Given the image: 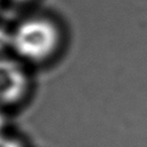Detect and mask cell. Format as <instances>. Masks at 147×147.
<instances>
[{
	"label": "cell",
	"mask_w": 147,
	"mask_h": 147,
	"mask_svg": "<svg viewBox=\"0 0 147 147\" xmlns=\"http://www.w3.org/2000/svg\"><path fill=\"white\" fill-rule=\"evenodd\" d=\"M0 147H24V146L20 140L0 133Z\"/></svg>",
	"instance_id": "3957f363"
},
{
	"label": "cell",
	"mask_w": 147,
	"mask_h": 147,
	"mask_svg": "<svg viewBox=\"0 0 147 147\" xmlns=\"http://www.w3.org/2000/svg\"><path fill=\"white\" fill-rule=\"evenodd\" d=\"M5 125H6V117H5V115L0 111V133H2V130H3Z\"/></svg>",
	"instance_id": "277c9868"
},
{
	"label": "cell",
	"mask_w": 147,
	"mask_h": 147,
	"mask_svg": "<svg viewBox=\"0 0 147 147\" xmlns=\"http://www.w3.org/2000/svg\"><path fill=\"white\" fill-rule=\"evenodd\" d=\"M57 28L45 18H30L22 22L11 36V45L22 57L40 62L54 54L59 46Z\"/></svg>",
	"instance_id": "6da1fadb"
},
{
	"label": "cell",
	"mask_w": 147,
	"mask_h": 147,
	"mask_svg": "<svg viewBox=\"0 0 147 147\" xmlns=\"http://www.w3.org/2000/svg\"><path fill=\"white\" fill-rule=\"evenodd\" d=\"M15 1H28V0H15Z\"/></svg>",
	"instance_id": "5b68a950"
},
{
	"label": "cell",
	"mask_w": 147,
	"mask_h": 147,
	"mask_svg": "<svg viewBox=\"0 0 147 147\" xmlns=\"http://www.w3.org/2000/svg\"><path fill=\"white\" fill-rule=\"evenodd\" d=\"M29 90V79L24 69L15 61L0 59V105L20 102Z\"/></svg>",
	"instance_id": "7a4b0ae2"
}]
</instances>
